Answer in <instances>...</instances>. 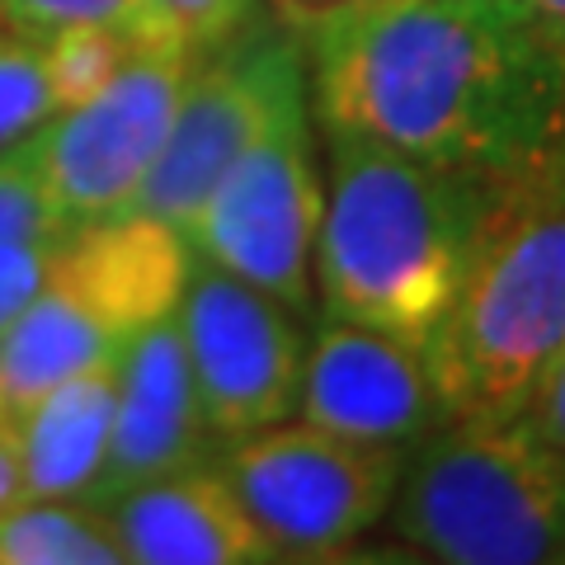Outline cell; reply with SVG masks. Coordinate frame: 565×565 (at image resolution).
Listing matches in <instances>:
<instances>
[{"label":"cell","mask_w":565,"mask_h":565,"mask_svg":"<svg viewBox=\"0 0 565 565\" xmlns=\"http://www.w3.org/2000/svg\"><path fill=\"white\" fill-rule=\"evenodd\" d=\"M217 457L222 444L203 415L180 316L170 311L141 330L118 359V411L90 504L109 509L137 486L189 467H212Z\"/></svg>","instance_id":"7c38bea8"},{"label":"cell","mask_w":565,"mask_h":565,"mask_svg":"<svg viewBox=\"0 0 565 565\" xmlns=\"http://www.w3.org/2000/svg\"><path fill=\"white\" fill-rule=\"evenodd\" d=\"M297 415L316 429L363 444L415 448L424 434L448 424V405L438 396L424 349L326 316L302 359Z\"/></svg>","instance_id":"8fae6325"},{"label":"cell","mask_w":565,"mask_h":565,"mask_svg":"<svg viewBox=\"0 0 565 565\" xmlns=\"http://www.w3.org/2000/svg\"><path fill=\"white\" fill-rule=\"evenodd\" d=\"M161 6L174 14V24L189 33L193 47H207L250 20L255 0H161Z\"/></svg>","instance_id":"44dd1931"},{"label":"cell","mask_w":565,"mask_h":565,"mask_svg":"<svg viewBox=\"0 0 565 565\" xmlns=\"http://www.w3.org/2000/svg\"><path fill=\"white\" fill-rule=\"evenodd\" d=\"M66 222L43 180V156H39V132L0 151V245H47L62 241Z\"/></svg>","instance_id":"ac0fdd59"},{"label":"cell","mask_w":565,"mask_h":565,"mask_svg":"<svg viewBox=\"0 0 565 565\" xmlns=\"http://www.w3.org/2000/svg\"><path fill=\"white\" fill-rule=\"evenodd\" d=\"M0 565H128V552L109 509L24 494L0 509Z\"/></svg>","instance_id":"9a60e30c"},{"label":"cell","mask_w":565,"mask_h":565,"mask_svg":"<svg viewBox=\"0 0 565 565\" xmlns=\"http://www.w3.org/2000/svg\"><path fill=\"white\" fill-rule=\"evenodd\" d=\"M66 24H109L137 43L184 33L161 0H0V29L24 33V39H47L52 29Z\"/></svg>","instance_id":"e0dca14e"},{"label":"cell","mask_w":565,"mask_h":565,"mask_svg":"<svg viewBox=\"0 0 565 565\" xmlns=\"http://www.w3.org/2000/svg\"><path fill=\"white\" fill-rule=\"evenodd\" d=\"M193 57L199 47L184 33L141 39L95 99L52 114L39 128L43 180L66 232L128 217L170 137Z\"/></svg>","instance_id":"9c48e42d"},{"label":"cell","mask_w":565,"mask_h":565,"mask_svg":"<svg viewBox=\"0 0 565 565\" xmlns=\"http://www.w3.org/2000/svg\"><path fill=\"white\" fill-rule=\"evenodd\" d=\"M57 114L43 81L39 39L0 29V151L39 132L43 122Z\"/></svg>","instance_id":"d6986e66"},{"label":"cell","mask_w":565,"mask_h":565,"mask_svg":"<svg viewBox=\"0 0 565 565\" xmlns=\"http://www.w3.org/2000/svg\"><path fill=\"white\" fill-rule=\"evenodd\" d=\"M405 452L411 448L282 419L226 444L217 467L274 542L278 561H334L386 519Z\"/></svg>","instance_id":"8992f818"},{"label":"cell","mask_w":565,"mask_h":565,"mask_svg":"<svg viewBox=\"0 0 565 565\" xmlns=\"http://www.w3.org/2000/svg\"><path fill=\"white\" fill-rule=\"evenodd\" d=\"M561 349L565 180H552L504 203L424 359L448 419H519Z\"/></svg>","instance_id":"3957f363"},{"label":"cell","mask_w":565,"mask_h":565,"mask_svg":"<svg viewBox=\"0 0 565 565\" xmlns=\"http://www.w3.org/2000/svg\"><path fill=\"white\" fill-rule=\"evenodd\" d=\"M122 552L137 565H259L278 561L274 542L241 504L226 471L189 467L128 490L109 504Z\"/></svg>","instance_id":"4fadbf2b"},{"label":"cell","mask_w":565,"mask_h":565,"mask_svg":"<svg viewBox=\"0 0 565 565\" xmlns=\"http://www.w3.org/2000/svg\"><path fill=\"white\" fill-rule=\"evenodd\" d=\"M52 245L57 241H47V245H0V330H6L14 316L24 311V302L33 292H39V282H43V269H47V259H52Z\"/></svg>","instance_id":"ffe728a7"},{"label":"cell","mask_w":565,"mask_h":565,"mask_svg":"<svg viewBox=\"0 0 565 565\" xmlns=\"http://www.w3.org/2000/svg\"><path fill=\"white\" fill-rule=\"evenodd\" d=\"M392 533L448 565L565 556V448L527 419H448L405 452Z\"/></svg>","instance_id":"277c9868"},{"label":"cell","mask_w":565,"mask_h":565,"mask_svg":"<svg viewBox=\"0 0 565 565\" xmlns=\"http://www.w3.org/2000/svg\"><path fill=\"white\" fill-rule=\"evenodd\" d=\"M326 217V184L311 151L307 99H292L259 128L222 180L189 212L180 236L193 259L255 282L282 307L311 302V259Z\"/></svg>","instance_id":"52a82bcc"},{"label":"cell","mask_w":565,"mask_h":565,"mask_svg":"<svg viewBox=\"0 0 565 565\" xmlns=\"http://www.w3.org/2000/svg\"><path fill=\"white\" fill-rule=\"evenodd\" d=\"M326 137L330 193L311 259L321 307L334 321L429 349L519 189L363 137Z\"/></svg>","instance_id":"7a4b0ae2"},{"label":"cell","mask_w":565,"mask_h":565,"mask_svg":"<svg viewBox=\"0 0 565 565\" xmlns=\"http://www.w3.org/2000/svg\"><path fill=\"white\" fill-rule=\"evenodd\" d=\"M519 419H527L542 438H552L556 448H565V349H561V359L546 367V377L537 382V392Z\"/></svg>","instance_id":"7402d4cb"},{"label":"cell","mask_w":565,"mask_h":565,"mask_svg":"<svg viewBox=\"0 0 565 565\" xmlns=\"http://www.w3.org/2000/svg\"><path fill=\"white\" fill-rule=\"evenodd\" d=\"M189 241L161 217H109L52 245L39 292L0 330V411L24 405L76 367L122 359L141 330L180 307Z\"/></svg>","instance_id":"5b68a950"},{"label":"cell","mask_w":565,"mask_h":565,"mask_svg":"<svg viewBox=\"0 0 565 565\" xmlns=\"http://www.w3.org/2000/svg\"><path fill=\"white\" fill-rule=\"evenodd\" d=\"M174 316L203 415L222 448L297 415L307 344L292 307L217 264L193 259Z\"/></svg>","instance_id":"30bf717a"},{"label":"cell","mask_w":565,"mask_h":565,"mask_svg":"<svg viewBox=\"0 0 565 565\" xmlns=\"http://www.w3.org/2000/svg\"><path fill=\"white\" fill-rule=\"evenodd\" d=\"M321 128L504 189L565 180V71L504 0L292 10Z\"/></svg>","instance_id":"6da1fadb"},{"label":"cell","mask_w":565,"mask_h":565,"mask_svg":"<svg viewBox=\"0 0 565 565\" xmlns=\"http://www.w3.org/2000/svg\"><path fill=\"white\" fill-rule=\"evenodd\" d=\"M118 411V359L76 367L14 415L20 476L33 500H90Z\"/></svg>","instance_id":"5bb4252c"},{"label":"cell","mask_w":565,"mask_h":565,"mask_svg":"<svg viewBox=\"0 0 565 565\" xmlns=\"http://www.w3.org/2000/svg\"><path fill=\"white\" fill-rule=\"evenodd\" d=\"M519 14V24L552 52V62L565 71V0H504Z\"/></svg>","instance_id":"603a6c76"},{"label":"cell","mask_w":565,"mask_h":565,"mask_svg":"<svg viewBox=\"0 0 565 565\" xmlns=\"http://www.w3.org/2000/svg\"><path fill=\"white\" fill-rule=\"evenodd\" d=\"M137 39L118 33L109 24H66L39 39L43 57V81L52 95V109H76V104L95 99L104 85L118 76V66L128 62Z\"/></svg>","instance_id":"2e32d148"},{"label":"cell","mask_w":565,"mask_h":565,"mask_svg":"<svg viewBox=\"0 0 565 565\" xmlns=\"http://www.w3.org/2000/svg\"><path fill=\"white\" fill-rule=\"evenodd\" d=\"M292 99H307V52L292 24L245 20L226 39L199 47L170 137L128 212L184 226L222 170Z\"/></svg>","instance_id":"ba28073f"},{"label":"cell","mask_w":565,"mask_h":565,"mask_svg":"<svg viewBox=\"0 0 565 565\" xmlns=\"http://www.w3.org/2000/svg\"><path fill=\"white\" fill-rule=\"evenodd\" d=\"M24 500V476H20V438H14V415L0 411V509Z\"/></svg>","instance_id":"cb8c5ba5"}]
</instances>
